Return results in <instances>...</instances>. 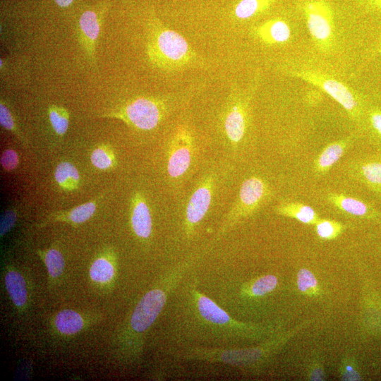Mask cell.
I'll return each instance as SVG.
<instances>
[{
	"label": "cell",
	"mask_w": 381,
	"mask_h": 381,
	"mask_svg": "<svg viewBox=\"0 0 381 381\" xmlns=\"http://www.w3.org/2000/svg\"><path fill=\"white\" fill-rule=\"evenodd\" d=\"M276 212L306 224H315L319 219L318 213L313 207L296 202H284L279 205L276 207Z\"/></svg>",
	"instance_id": "17"
},
{
	"label": "cell",
	"mask_w": 381,
	"mask_h": 381,
	"mask_svg": "<svg viewBox=\"0 0 381 381\" xmlns=\"http://www.w3.org/2000/svg\"><path fill=\"white\" fill-rule=\"evenodd\" d=\"M327 198L334 207L344 213L381 222V213L370 204L361 199L337 193H328Z\"/></svg>",
	"instance_id": "11"
},
{
	"label": "cell",
	"mask_w": 381,
	"mask_h": 381,
	"mask_svg": "<svg viewBox=\"0 0 381 381\" xmlns=\"http://www.w3.org/2000/svg\"><path fill=\"white\" fill-rule=\"evenodd\" d=\"M315 224L317 235L325 240L335 238L344 229L342 224L334 220L319 219Z\"/></svg>",
	"instance_id": "27"
},
{
	"label": "cell",
	"mask_w": 381,
	"mask_h": 381,
	"mask_svg": "<svg viewBox=\"0 0 381 381\" xmlns=\"http://www.w3.org/2000/svg\"><path fill=\"white\" fill-rule=\"evenodd\" d=\"M96 208V201H90L71 210L52 214L49 216L45 223L48 221H66L73 224H80L88 220L95 214Z\"/></svg>",
	"instance_id": "18"
},
{
	"label": "cell",
	"mask_w": 381,
	"mask_h": 381,
	"mask_svg": "<svg viewBox=\"0 0 381 381\" xmlns=\"http://www.w3.org/2000/svg\"><path fill=\"white\" fill-rule=\"evenodd\" d=\"M246 111L241 100L233 102L228 108L224 120L225 133L233 145L238 144L243 138L246 129Z\"/></svg>",
	"instance_id": "13"
},
{
	"label": "cell",
	"mask_w": 381,
	"mask_h": 381,
	"mask_svg": "<svg viewBox=\"0 0 381 381\" xmlns=\"http://www.w3.org/2000/svg\"><path fill=\"white\" fill-rule=\"evenodd\" d=\"M114 274L113 265L104 258L96 260L90 270V275L92 280L97 282L109 281Z\"/></svg>",
	"instance_id": "26"
},
{
	"label": "cell",
	"mask_w": 381,
	"mask_h": 381,
	"mask_svg": "<svg viewBox=\"0 0 381 381\" xmlns=\"http://www.w3.org/2000/svg\"><path fill=\"white\" fill-rule=\"evenodd\" d=\"M212 179H205L193 193L186 209L185 229L190 235L204 218L212 201Z\"/></svg>",
	"instance_id": "10"
},
{
	"label": "cell",
	"mask_w": 381,
	"mask_h": 381,
	"mask_svg": "<svg viewBox=\"0 0 381 381\" xmlns=\"http://www.w3.org/2000/svg\"><path fill=\"white\" fill-rule=\"evenodd\" d=\"M253 33L267 45L283 44L291 37L289 25L282 18L270 19L253 28Z\"/></svg>",
	"instance_id": "12"
},
{
	"label": "cell",
	"mask_w": 381,
	"mask_h": 381,
	"mask_svg": "<svg viewBox=\"0 0 381 381\" xmlns=\"http://www.w3.org/2000/svg\"><path fill=\"white\" fill-rule=\"evenodd\" d=\"M289 333L275 335L261 344L250 347H207L187 345L175 350L173 356L186 361L230 365L242 368L260 366L274 356L290 337Z\"/></svg>",
	"instance_id": "2"
},
{
	"label": "cell",
	"mask_w": 381,
	"mask_h": 381,
	"mask_svg": "<svg viewBox=\"0 0 381 381\" xmlns=\"http://www.w3.org/2000/svg\"><path fill=\"white\" fill-rule=\"evenodd\" d=\"M90 159L95 167L102 170L113 167L116 162L113 152L107 146H100L95 149L91 154Z\"/></svg>",
	"instance_id": "28"
},
{
	"label": "cell",
	"mask_w": 381,
	"mask_h": 381,
	"mask_svg": "<svg viewBox=\"0 0 381 381\" xmlns=\"http://www.w3.org/2000/svg\"><path fill=\"white\" fill-rule=\"evenodd\" d=\"M44 262L49 274L57 277L61 274L64 268V260L61 252L56 249H50L46 252Z\"/></svg>",
	"instance_id": "31"
},
{
	"label": "cell",
	"mask_w": 381,
	"mask_h": 381,
	"mask_svg": "<svg viewBox=\"0 0 381 381\" xmlns=\"http://www.w3.org/2000/svg\"><path fill=\"white\" fill-rule=\"evenodd\" d=\"M107 10V3L102 2L95 6L93 9L83 11L78 19V40L86 58L92 64L96 61V43Z\"/></svg>",
	"instance_id": "7"
},
{
	"label": "cell",
	"mask_w": 381,
	"mask_h": 381,
	"mask_svg": "<svg viewBox=\"0 0 381 381\" xmlns=\"http://www.w3.org/2000/svg\"><path fill=\"white\" fill-rule=\"evenodd\" d=\"M277 278L272 274H267L254 279L243 289L248 296L260 297L272 292L277 286Z\"/></svg>",
	"instance_id": "23"
},
{
	"label": "cell",
	"mask_w": 381,
	"mask_h": 381,
	"mask_svg": "<svg viewBox=\"0 0 381 381\" xmlns=\"http://www.w3.org/2000/svg\"><path fill=\"white\" fill-rule=\"evenodd\" d=\"M54 179L59 186L66 190L77 189L80 183L77 168L68 162H62L56 166Z\"/></svg>",
	"instance_id": "21"
},
{
	"label": "cell",
	"mask_w": 381,
	"mask_h": 381,
	"mask_svg": "<svg viewBox=\"0 0 381 381\" xmlns=\"http://www.w3.org/2000/svg\"><path fill=\"white\" fill-rule=\"evenodd\" d=\"M55 325L60 332L73 334L82 329L83 320L78 313L72 310H64L56 315Z\"/></svg>",
	"instance_id": "22"
},
{
	"label": "cell",
	"mask_w": 381,
	"mask_h": 381,
	"mask_svg": "<svg viewBox=\"0 0 381 381\" xmlns=\"http://www.w3.org/2000/svg\"><path fill=\"white\" fill-rule=\"evenodd\" d=\"M0 123L2 127L12 132L21 142L25 143V140L18 128L14 116L2 99L0 102Z\"/></svg>",
	"instance_id": "30"
},
{
	"label": "cell",
	"mask_w": 381,
	"mask_h": 381,
	"mask_svg": "<svg viewBox=\"0 0 381 381\" xmlns=\"http://www.w3.org/2000/svg\"><path fill=\"white\" fill-rule=\"evenodd\" d=\"M169 151L167 171L170 177L177 179L187 171L192 159L193 138L186 128L176 131Z\"/></svg>",
	"instance_id": "9"
},
{
	"label": "cell",
	"mask_w": 381,
	"mask_h": 381,
	"mask_svg": "<svg viewBox=\"0 0 381 381\" xmlns=\"http://www.w3.org/2000/svg\"><path fill=\"white\" fill-rule=\"evenodd\" d=\"M1 164L6 171L15 169L18 163L19 158L17 152L12 149L4 150L1 155Z\"/></svg>",
	"instance_id": "33"
},
{
	"label": "cell",
	"mask_w": 381,
	"mask_h": 381,
	"mask_svg": "<svg viewBox=\"0 0 381 381\" xmlns=\"http://www.w3.org/2000/svg\"><path fill=\"white\" fill-rule=\"evenodd\" d=\"M303 12L310 35L315 45L323 52L331 49L334 38V13L325 0H308Z\"/></svg>",
	"instance_id": "5"
},
{
	"label": "cell",
	"mask_w": 381,
	"mask_h": 381,
	"mask_svg": "<svg viewBox=\"0 0 381 381\" xmlns=\"http://www.w3.org/2000/svg\"><path fill=\"white\" fill-rule=\"evenodd\" d=\"M49 119L54 132L63 136L67 131L69 125V112L61 107L55 104L48 108Z\"/></svg>",
	"instance_id": "24"
},
{
	"label": "cell",
	"mask_w": 381,
	"mask_h": 381,
	"mask_svg": "<svg viewBox=\"0 0 381 381\" xmlns=\"http://www.w3.org/2000/svg\"><path fill=\"white\" fill-rule=\"evenodd\" d=\"M291 75L321 89L342 106L351 117L359 116V103L353 92L343 83L311 70H296L292 71Z\"/></svg>",
	"instance_id": "6"
},
{
	"label": "cell",
	"mask_w": 381,
	"mask_h": 381,
	"mask_svg": "<svg viewBox=\"0 0 381 381\" xmlns=\"http://www.w3.org/2000/svg\"><path fill=\"white\" fill-rule=\"evenodd\" d=\"M341 380L347 381H356L361 380V375L356 369L353 361H344L342 362L340 369Z\"/></svg>",
	"instance_id": "32"
},
{
	"label": "cell",
	"mask_w": 381,
	"mask_h": 381,
	"mask_svg": "<svg viewBox=\"0 0 381 381\" xmlns=\"http://www.w3.org/2000/svg\"><path fill=\"white\" fill-rule=\"evenodd\" d=\"M147 54L152 64L164 70L185 68L196 58L186 40L155 17L148 21Z\"/></svg>",
	"instance_id": "3"
},
{
	"label": "cell",
	"mask_w": 381,
	"mask_h": 381,
	"mask_svg": "<svg viewBox=\"0 0 381 381\" xmlns=\"http://www.w3.org/2000/svg\"><path fill=\"white\" fill-rule=\"evenodd\" d=\"M267 188L265 182L257 176H251L242 183L238 202L227 218L222 229L223 233L240 218L253 212L264 200Z\"/></svg>",
	"instance_id": "8"
},
{
	"label": "cell",
	"mask_w": 381,
	"mask_h": 381,
	"mask_svg": "<svg viewBox=\"0 0 381 381\" xmlns=\"http://www.w3.org/2000/svg\"><path fill=\"white\" fill-rule=\"evenodd\" d=\"M298 290L307 295H315L318 293V284L315 275L307 269H301L297 274Z\"/></svg>",
	"instance_id": "29"
},
{
	"label": "cell",
	"mask_w": 381,
	"mask_h": 381,
	"mask_svg": "<svg viewBox=\"0 0 381 381\" xmlns=\"http://www.w3.org/2000/svg\"><path fill=\"white\" fill-rule=\"evenodd\" d=\"M275 0H240L233 8V16L238 20H247L267 11Z\"/></svg>",
	"instance_id": "19"
},
{
	"label": "cell",
	"mask_w": 381,
	"mask_h": 381,
	"mask_svg": "<svg viewBox=\"0 0 381 381\" xmlns=\"http://www.w3.org/2000/svg\"><path fill=\"white\" fill-rule=\"evenodd\" d=\"M16 213L13 210H7L2 214L0 223L1 236L11 229L16 223Z\"/></svg>",
	"instance_id": "34"
},
{
	"label": "cell",
	"mask_w": 381,
	"mask_h": 381,
	"mask_svg": "<svg viewBox=\"0 0 381 381\" xmlns=\"http://www.w3.org/2000/svg\"><path fill=\"white\" fill-rule=\"evenodd\" d=\"M356 177L373 190L381 193V158H367L352 168Z\"/></svg>",
	"instance_id": "15"
},
{
	"label": "cell",
	"mask_w": 381,
	"mask_h": 381,
	"mask_svg": "<svg viewBox=\"0 0 381 381\" xmlns=\"http://www.w3.org/2000/svg\"><path fill=\"white\" fill-rule=\"evenodd\" d=\"M353 138L347 137L327 145L314 162V169L318 174L327 173L344 155L352 143Z\"/></svg>",
	"instance_id": "16"
},
{
	"label": "cell",
	"mask_w": 381,
	"mask_h": 381,
	"mask_svg": "<svg viewBox=\"0 0 381 381\" xmlns=\"http://www.w3.org/2000/svg\"><path fill=\"white\" fill-rule=\"evenodd\" d=\"M365 305L371 329L381 332V301L377 296L370 295L366 298Z\"/></svg>",
	"instance_id": "25"
},
{
	"label": "cell",
	"mask_w": 381,
	"mask_h": 381,
	"mask_svg": "<svg viewBox=\"0 0 381 381\" xmlns=\"http://www.w3.org/2000/svg\"><path fill=\"white\" fill-rule=\"evenodd\" d=\"M5 285L13 303L18 307L24 306L27 301V290L22 275L16 271L8 272Z\"/></svg>",
	"instance_id": "20"
},
{
	"label": "cell",
	"mask_w": 381,
	"mask_h": 381,
	"mask_svg": "<svg viewBox=\"0 0 381 381\" xmlns=\"http://www.w3.org/2000/svg\"><path fill=\"white\" fill-rule=\"evenodd\" d=\"M181 288L172 320V334L178 341L235 347L241 341H265L276 335L273 325L246 323L231 318L200 291L195 279L188 280Z\"/></svg>",
	"instance_id": "1"
},
{
	"label": "cell",
	"mask_w": 381,
	"mask_h": 381,
	"mask_svg": "<svg viewBox=\"0 0 381 381\" xmlns=\"http://www.w3.org/2000/svg\"><path fill=\"white\" fill-rule=\"evenodd\" d=\"M309 379L310 380H325V375L322 370V368L320 365H315L313 369L310 371Z\"/></svg>",
	"instance_id": "36"
},
{
	"label": "cell",
	"mask_w": 381,
	"mask_h": 381,
	"mask_svg": "<svg viewBox=\"0 0 381 381\" xmlns=\"http://www.w3.org/2000/svg\"><path fill=\"white\" fill-rule=\"evenodd\" d=\"M368 6L375 9H381V0H365Z\"/></svg>",
	"instance_id": "37"
},
{
	"label": "cell",
	"mask_w": 381,
	"mask_h": 381,
	"mask_svg": "<svg viewBox=\"0 0 381 381\" xmlns=\"http://www.w3.org/2000/svg\"><path fill=\"white\" fill-rule=\"evenodd\" d=\"M369 121L373 131L381 139V110L371 109L369 112Z\"/></svg>",
	"instance_id": "35"
},
{
	"label": "cell",
	"mask_w": 381,
	"mask_h": 381,
	"mask_svg": "<svg viewBox=\"0 0 381 381\" xmlns=\"http://www.w3.org/2000/svg\"><path fill=\"white\" fill-rule=\"evenodd\" d=\"M167 111V107L163 100L152 97H139L102 116L121 120L138 130L150 131L158 126Z\"/></svg>",
	"instance_id": "4"
},
{
	"label": "cell",
	"mask_w": 381,
	"mask_h": 381,
	"mask_svg": "<svg viewBox=\"0 0 381 381\" xmlns=\"http://www.w3.org/2000/svg\"><path fill=\"white\" fill-rule=\"evenodd\" d=\"M131 222L134 233L141 238H147L152 233V217L145 198L135 193L131 201Z\"/></svg>",
	"instance_id": "14"
},
{
	"label": "cell",
	"mask_w": 381,
	"mask_h": 381,
	"mask_svg": "<svg viewBox=\"0 0 381 381\" xmlns=\"http://www.w3.org/2000/svg\"><path fill=\"white\" fill-rule=\"evenodd\" d=\"M56 4L61 8H67L70 6L74 0H54Z\"/></svg>",
	"instance_id": "38"
},
{
	"label": "cell",
	"mask_w": 381,
	"mask_h": 381,
	"mask_svg": "<svg viewBox=\"0 0 381 381\" xmlns=\"http://www.w3.org/2000/svg\"><path fill=\"white\" fill-rule=\"evenodd\" d=\"M375 54H380L381 53V44L378 47V48L376 49V51L375 52Z\"/></svg>",
	"instance_id": "39"
}]
</instances>
